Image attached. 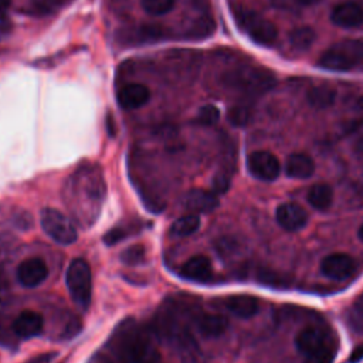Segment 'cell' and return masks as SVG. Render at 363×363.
<instances>
[{
	"label": "cell",
	"mask_w": 363,
	"mask_h": 363,
	"mask_svg": "<svg viewBox=\"0 0 363 363\" xmlns=\"http://www.w3.org/2000/svg\"><path fill=\"white\" fill-rule=\"evenodd\" d=\"M295 346L303 356V363H333L337 353V337L322 325H309L295 337Z\"/></svg>",
	"instance_id": "6da1fadb"
},
{
	"label": "cell",
	"mask_w": 363,
	"mask_h": 363,
	"mask_svg": "<svg viewBox=\"0 0 363 363\" xmlns=\"http://www.w3.org/2000/svg\"><path fill=\"white\" fill-rule=\"evenodd\" d=\"M115 346L122 363H160V356L149 337L133 322L121 328Z\"/></svg>",
	"instance_id": "7a4b0ae2"
},
{
	"label": "cell",
	"mask_w": 363,
	"mask_h": 363,
	"mask_svg": "<svg viewBox=\"0 0 363 363\" xmlns=\"http://www.w3.org/2000/svg\"><path fill=\"white\" fill-rule=\"evenodd\" d=\"M318 65L337 72L363 68V37L345 38L332 44L320 54Z\"/></svg>",
	"instance_id": "3957f363"
},
{
	"label": "cell",
	"mask_w": 363,
	"mask_h": 363,
	"mask_svg": "<svg viewBox=\"0 0 363 363\" xmlns=\"http://www.w3.org/2000/svg\"><path fill=\"white\" fill-rule=\"evenodd\" d=\"M223 82L235 91H240L250 96H258L277 84L275 74L265 67H238L231 71H227L223 75Z\"/></svg>",
	"instance_id": "277c9868"
},
{
	"label": "cell",
	"mask_w": 363,
	"mask_h": 363,
	"mask_svg": "<svg viewBox=\"0 0 363 363\" xmlns=\"http://www.w3.org/2000/svg\"><path fill=\"white\" fill-rule=\"evenodd\" d=\"M65 282L71 299L82 309H86L92 296V274L89 264L82 258L69 262L65 274Z\"/></svg>",
	"instance_id": "5b68a950"
},
{
	"label": "cell",
	"mask_w": 363,
	"mask_h": 363,
	"mask_svg": "<svg viewBox=\"0 0 363 363\" xmlns=\"http://www.w3.org/2000/svg\"><path fill=\"white\" fill-rule=\"evenodd\" d=\"M234 18L241 31H244L254 43L259 45L271 47L278 38L275 24L252 10H235Z\"/></svg>",
	"instance_id": "8992f818"
},
{
	"label": "cell",
	"mask_w": 363,
	"mask_h": 363,
	"mask_svg": "<svg viewBox=\"0 0 363 363\" xmlns=\"http://www.w3.org/2000/svg\"><path fill=\"white\" fill-rule=\"evenodd\" d=\"M40 221L45 234L61 245H69L78 238L74 223L57 208L44 207L40 214Z\"/></svg>",
	"instance_id": "52a82bcc"
},
{
	"label": "cell",
	"mask_w": 363,
	"mask_h": 363,
	"mask_svg": "<svg viewBox=\"0 0 363 363\" xmlns=\"http://www.w3.org/2000/svg\"><path fill=\"white\" fill-rule=\"evenodd\" d=\"M248 173L262 182H272L281 173L278 157L268 150H255L247 156Z\"/></svg>",
	"instance_id": "ba28073f"
},
{
	"label": "cell",
	"mask_w": 363,
	"mask_h": 363,
	"mask_svg": "<svg viewBox=\"0 0 363 363\" xmlns=\"http://www.w3.org/2000/svg\"><path fill=\"white\" fill-rule=\"evenodd\" d=\"M356 269L354 259L345 252H333L326 255L320 262V271L322 274L335 281L345 279L350 277Z\"/></svg>",
	"instance_id": "9c48e42d"
},
{
	"label": "cell",
	"mask_w": 363,
	"mask_h": 363,
	"mask_svg": "<svg viewBox=\"0 0 363 363\" xmlns=\"http://www.w3.org/2000/svg\"><path fill=\"white\" fill-rule=\"evenodd\" d=\"M47 275H48L47 264L38 257H33L21 261L16 271L17 281L24 288L38 286L45 281Z\"/></svg>",
	"instance_id": "30bf717a"
},
{
	"label": "cell",
	"mask_w": 363,
	"mask_h": 363,
	"mask_svg": "<svg viewBox=\"0 0 363 363\" xmlns=\"http://www.w3.org/2000/svg\"><path fill=\"white\" fill-rule=\"evenodd\" d=\"M275 220L279 224L281 228L285 231H299L303 228L308 223V214L306 210L292 201L281 203L275 210Z\"/></svg>",
	"instance_id": "8fae6325"
},
{
	"label": "cell",
	"mask_w": 363,
	"mask_h": 363,
	"mask_svg": "<svg viewBox=\"0 0 363 363\" xmlns=\"http://www.w3.org/2000/svg\"><path fill=\"white\" fill-rule=\"evenodd\" d=\"M330 21L342 28H354L363 23V7L354 1H343L333 7Z\"/></svg>",
	"instance_id": "7c38bea8"
},
{
	"label": "cell",
	"mask_w": 363,
	"mask_h": 363,
	"mask_svg": "<svg viewBox=\"0 0 363 363\" xmlns=\"http://www.w3.org/2000/svg\"><path fill=\"white\" fill-rule=\"evenodd\" d=\"M43 316L35 311H21L11 323V329L16 336L21 339H31L38 336L43 330Z\"/></svg>",
	"instance_id": "4fadbf2b"
},
{
	"label": "cell",
	"mask_w": 363,
	"mask_h": 363,
	"mask_svg": "<svg viewBox=\"0 0 363 363\" xmlns=\"http://www.w3.org/2000/svg\"><path fill=\"white\" fill-rule=\"evenodd\" d=\"M118 104L122 109L133 111L146 105L150 99V91L143 84H128L122 86L116 95Z\"/></svg>",
	"instance_id": "5bb4252c"
},
{
	"label": "cell",
	"mask_w": 363,
	"mask_h": 363,
	"mask_svg": "<svg viewBox=\"0 0 363 363\" xmlns=\"http://www.w3.org/2000/svg\"><path fill=\"white\" fill-rule=\"evenodd\" d=\"M183 204L194 214L210 213L218 207V197L214 191L204 189H193L186 194Z\"/></svg>",
	"instance_id": "9a60e30c"
},
{
	"label": "cell",
	"mask_w": 363,
	"mask_h": 363,
	"mask_svg": "<svg viewBox=\"0 0 363 363\" xmlns=\"http://www.w3.org/2000/svg\"><path fill=\"white\" fill-rule=\"evenodd\" d=\"M224 306L228 312H231L234 316L241 319L252 318L259 311V302L255 296L251 295H231L224 299Z\"/></svg>",
	"instance_id": "2e32d148"
},
{
	"label": "cell",
	"mask_w": 363,
	"mask_h": 363,
	"mask_svg": "<svg viewBox=\"0 0 363 363\" xmlns=\"http://www.w3.org/2000/svg\"><path fill=\"white\" fill-rule=\"evenodd\" d=\"M194 325L201 336L218 337L227 330L228 320L218 313H199L194 318Z\"/></svg>",
	"instance_id": "e0dca14e"
},
{
	"label": "cell",
	"mask_w": 363,
	"mask_h": 363,
	"mask_svg": "<svg viewBox=\"0 0 363 363\" xmlns=\"http://www.w3.org/2000/svg\"><path fill=\"white\" fill-rule=\"evenodd\" d=\"M284 169L291 179H309L315 173V162L306 153H292L286 157Z\"/></svg>",
	"instance_id": "ac0fdd59"
},
{
	"label": "cell",
	"mask_w": 363,
	"mask_h": 363,
	"mask_svg": "<svg viewBox=\"0 0 363 363\" xmlns=\"http://www.w3.org/2000/svg\"><path fill=\"white\" fill-rule=\"evenodd\" d=\"M211 262L204 255H194L189 258L180 268V275L193 281H206L211 277Z\"/></svg>",
	"instance_id": "d6986e66"
},
{
	"label": "cell",
	"mask_w": 363,
	"mask_h": 363,
	"mask_svg": "<svg viewBox=\"0 0 363 363\" xmlns=\"http://www.w3.org/2000/svg\"><path fill=\"white\" fill-rule=\"evenodd\" d=\"M306 200L315 210H326L333 201V190L328 183H315L309 187Z\"/></svg>",
	"instance_id": "ffe728a7"
},
{
	"label": "cell",
	"mask_w": 363,
	"mask_h": 363,
	"mask_svg": "<svg viewBox=\"0 0 363 363\" xmlns=\"http://www.w3.org/2000/svg\"><path fill=\"white\" fill-rule=\"evenodd\" d=\"M306 98H308L309 105H312L313 108L326 109L330 105H333L335 98H336V92L328 85H318V86L311 88Z\"/></svg>",
	"instance_id": "44dd1931"
},
{
	"label": "cell",
	"mask_w": 363,
	"mask_h": 363,
	"mask_svg": "<svg viewBox=\"0 0 363 363\" xmlns=\"http://www.w3.org/2000/svg\"><path fill=\"white\" fill-rule=\"evenodd\" d=\"M200 227V217L194 213H190V214H186V216H182L180 218H177L172 227H170V233L173 235H177V237H187V235H191L193 233H196Z\"/></svg>",
	"instance_id": "7402d4cb"
},
{
	"label": "cell",
	"mask_w": 363,
	"mask_h": 363,
	"mask_svg": "<svg viewBox=\"0 0 363 363\" xmlns=\"http://www.w3.org/2000/svg\"><path fill=\"white\" fill-rule=\"evenodd\" d=\"M315 41V31L311 27H296L289 33V43L296 50H306Z\"/></svg>",
	"instance_id": "603a6c76"
},
{
	"label": "cell",
	"mask_w": 363,
	"mask_h": 363,
	"mask_svg": "<svg viewBox=\"0 0 363 363\" xmlns=\"http://www.w3.org/2000/svg\"><path fill=\"white\" fill-rule=\"evenodd\" d=\"M214 28H216L214 20L211 17L204 16L193 23L189 33H190V37L193 38H206L214 33Z\"/></svg>",
	"instance_id": "cb8c5ba5"
},
{
	"label": "cell",
	"mask_w": 363,
	"mask_h": 363,
	"mask_svg": "<svg viewBox=\"0 0 363 363\" xmlns=\"http://www.w3.org/2000/svg\"><path fill=\"white\" fill-rule=\"evenodd\" d=\"M176 4V0H142V9L150 16L167 14Z\"/></svg>",
	"instance_id": "d4e9b609"
},
{
	"label": "cell",
	"mask_w": 363,
	"mask_h": 363,
	"mask_svg": "<svg viewBox=\"0 0 363 363\" xmlns=\"http://www.w3.org/2000/svg\"><path fill=\"white\" fill-rule=\"evenodd\" d=\"M227 118L234 126H245L251 119V109L245 105H235L228 111Z\"/></svg>",
	"instance_id": "484cf974"
},
{
	"label": "cell",
	"mask_w": 363,
	"mask_h": 363,
	"mask_svg": "<svg viewBox=\"0 0 363 363\" xmlns=\"http://www.w3.org/2000/svg\"><path fill=\"white\" fill-rule=\"evenodd\" d=\"M220 119V111L217 106L211 105V104H207V105H203L200 109H199V113H197V122L201 123V125H206V126H211L214 123H217Z\"/></svg>",
	"instance_id": "4316f807"
},
{
	"label": "cell",
	"mask_w": 363,
	"mask_h": 363,
	"mask_svg": "<svg viewBox=\"0 0 363 363\" xmlns=\"http://www.w3.org/2000/svg\"><path fill=\"white\" fill-rule=\"evenodd\" d=\"M275 9L279 10H298L318 4L320 0H269Z\"/></svg>",
	"instance_id": "83f0119b"
},
{
	"label": "cell",
	"mask_w": 363,
	"mask_h": 363,
	"mask_svg": "<svg viewBox=\"0 0 363 363\" xmlns=\"http://www.w3.org/2000/svg\"><path fill=\"white\" fill-rule=\"evenodd\" d=\"M143 257H145V247L143 245H132L121 254V259L125 264H129V265L140 262L143 259Z\"/></svg>",
	"instance_id": "f1b7e54d"
},
{
	"label": "cell",
	"mask_w": 363,
	"mask_h": 363,
	"mask_svg": "<svg viewBox=\"0 0 363 363\" xmlns=\"http://www.w3.org/2000/svg\"><path fill=\"white\" fill-rule=\"evenodd\" d=\"M129 234H132V227H116L105 234L104 241L106 242V245H113L115 242L123 240Z\"/></svg>",
	"instance_id": "f546056e"
},
{
	"label": "cell",
	"mask_w": 363,
	"mask_h": 363,
	"mask_svg": "<svg viewBox=\"0 0 363 363\" xmlns=\"http://www.w3.org/2000/svg\"><path fill=\"white\" fill-rule=\"evenodd\" d=\"M230 174L225 173V172H218L214 179H213V191L216 194H220V193H225L230 187Z\"/></svg>",
	"instance_id": "4dcf8cb0"
},
{
	"label": "cell",
	"mask_w": 363,
	"mask_h": 363,
	"mask_svg": "<svg viewBox=\"0 0 363 363\" xmlns=\"http://www.w3.org/2000/svg\"><path fill=\"white\" fill-rule=\"evenodd\" d=\"M11 30V21L6 11H0V34H9Z\"/></svg>",
	"instance_id": "1f68e13d"
},
{
	"label": "cell",
	"mask_w": 363,
	"mask_h": 363,
	"mask_svg": "<svg viewBox=\"0 0 363 363\" xmlns=\"http://www.w3.org/2000/svg\"><path fill=\"white\" fill-rule=\"evenodd\" d=\"M360 360H363V343L356 346L349 356V363H359Z\"/></svg>",
	"instance_id": "d6a6232c"
},
{
	"label": "cell",
	"mask_w": 363,
	"mask_h": 363,
	"mask_svg": "<svg viewBox=\"0 0 363 363\" xmlns=\"http://www.w3.org/2000/svg\"><path fill=\"white\" fill-rule=\"evenodd\" d=\"M52 356H54V353H43V354L34 356L33 359L27 360L26 363H50L52 360Z\"/></svg>",
	"instance_id": "836d02e7"
},
{
	"label": "cell",
	"mask_w": 363,
	"mask_h": 363,
	"mask_svg": "<svg viewBox=\"0 0 363 363\" xmlns=\"http://www.w3.org/2000/svg\"><path fill=\"white\" fill-rule=\"evenodd\" d=\"M9 248H10V244L7 242V240L4 237L0 235V258L9 252Z\"/></svg>",
	"instance_id": "e575fe53"
},
{
	"label": "cell",
	"mask_w": 363,
	"mask_h": 363,
	"mask_svg": "<svg viewBox=\"0 0 363 363\" xmlns=\"http://www.w3.org/2000/svg\"><path fill=\"white\" fill-rule=\"evenodd\" d=\"M11 0H0V11H6V9L10 6Z\"/></svg>",
	"instance_id": "d590c367"
},
{
	"label": "cell",
	"mask_w": 363,
	"mask_h": 363,
	"mask_svg": "<svg viewBox=\"0 0 363 363\" xmlns=\"http://www.w3.org/2000/svg\"><path fill=\"white\" fill-rule=\"evenodd\" d=\"M6 284H7V281H6V277L3 275V274H0V292L6 288Z\"/></svg>",
	"instance_id": "8d00e7d4"
},
{
	"label": "cell",
	"mask_w": 363,
	"mask_h": 363,
	"mask_svg": "<svg viewBox=\"0 0 363 363\" xmlns=\"http://www.w3.org/2000/svg\"><path fill=\"white\" fill-rule=\"evenodd\" d=\"M357 234H359V238L363 241V224L360 225V228H359V233H357Z\"/></svg>",
	"instance_id": "74e56055"
}]
</instances>
